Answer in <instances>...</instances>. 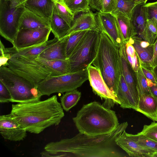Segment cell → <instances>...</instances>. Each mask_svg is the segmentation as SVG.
Segmentation results:
<instances>
[{"label": "cell", "mask_w": 157, "mask_h": 157, "mask_svg": "<svg viewBox=\"0 0 157 157\" xmlns=\"http://www.w3.org/2000/svg\"><path fill=\"white\" fill-rule=\"evenodd\" d=\"M116 4V0H91L90 6L99 12L112 13Z\"/></svg>", "instance_id": "obj_30"}, {"label": "cell", "mask_w": 157, "mask_h": 157, "mask_svg": "<svg viewBox=\"0 0 157 157\" xmlns=\"http://www.w3.org/2000/svg\"><path fill=\"white\" fill-rule=\"evenodd\" d=\"M49 19L40 16L25 8L21 18L19 30L50 28Z\"/></svg>", "instance_id": "obj_18"}, {"label": "cell", "mask_w": 157, "mask_h": 157, "mask_svg": "<svg viewBox=\"0 0 157 157\" xmlns=\"http://www.w3.org/2000/svg\"><path fill=\"white\" fill-rule=\"evenodd\" d=\"M130 136L137 143L144 147L157 152V142L142 134H129Z\"/></svg>", "instance_id": "obj_36"}, {"label": "cell", "mask_w": 157, "mask_h": 157, "mask_svg": "<svg viewBox=\"0 0 157 157\" xmlns=\"http://www.w3.org/2000/svg\"><path fill=\"white\" fill-rule=\"evenodd\" d=\"M96 15V13H94L90 10L87 12L81 13L78 15H75L66 36L81 31L88 30L101 32L97 21Z\"/></svg>", "instance_id": "obj_15"}, {"label": "cell", "mask_w": 157, "mask_h": 157, "mask_svg": "<svg viewBox=\"0 0 157 157\" xmlns=\"http://www.w3.org/2000/svg\"><path fill=\"white\" fill-rule=\"evenodd\" d=\"M153 45V53L151 63V68H153L157 66V38L154 43Z\"/></svg>", "instance_id": "obj_43"}, {"label": "cell", "mask_w": 157, "mask_h": 157, "mask_svg": "<svg viewBox=\"0 0 157 157\" xmlns=\"http://www.w3.org/2000/svg\"><path fill=\"white\" fill-rule=\"evenodd\" d=\"M138 133L157 142V121H153L148 125H144L141 131Z\"/></svg>", "instance_id": "obj_38"}, {"label": "cell", "mask_w": 157, "mask_h": 157, "mask_svg": "<svg viewBox=\"0 0 157 157\" xmlns=\"http://www.w3.org/2000/svg\"><path fill=\"white\" fill-rule=\"evenodd\" d=\"M128 40L134 47L141 65L150 69L153 56V44L147 47H143L140 46L137 40V36L131 37Z\"/></svg>", "instance_id": "obj_24"}, {"label": "cell", "mask_w": 157, "mask_h": 157, "mask_svg": "<svg viewBox=\"0 0 157 157\" xmlns=\"http://www.w3.org/2000/svg\"><path fill=\"white\" fill-rule=\"evenodd\" d=\"M125 44L119 47L122 72L125 82L137 105L139 95L137 87L136 72L127 61L125 51Z\"/></svg>", "instance_id": "obj_16"}, {"label": "cell", "mask_w": 157, "mask_h": 157, "mask_svg": "<svg viewBox=\"0 0 157 157\" xmlns=\"http://www.w3.org/2000/svg\"><path fill=\"white\" fill-rule=\"evenodd\" d=\"M150 69L157 82V66L153 68H151Z\"/></svg>", "instance_id": "obj_45"}, {"label": "cell", "mask_w": 157, "mask_h": 157, "mask_svg": "<svg viewBox=\"0 0 157 157\" xmlns=\"http://www.w3.org/2000/svg\"><path fill=\"white\" fill-rule=\"evenodd\" d=\"M17 4V6L24 4L27 0H13Z\"/></svg>", "instance_id": "obj_47"}, {"label": "cell", "mask_w": 157, "mask_h": 157, "mask_svg": "<svg viewBox=\"0 0 157 157\" xmlns=\"http://www.w3.org/2000/svg\"><path fill=\"white\" fill-rule=\"evenodd\" d=\"M10 114L27 132L35 134L58 125L64 116L56 95L43 101L12 104Z\"/></svg>", "instance_id": "obj_2"}, {"label": "cell", "mask_w": 157, "mask_h": 157, "mask_svg": "<svg viewBox=\"0 0 157 157\" xmlns=\"http://www.w3.org/2000/svg\"><path fill=\"white\" fill-rule=\"evenodd\" d=\"M149 89L151 94L157 99V83L147 79Z\"/></svg>", "instance_id": "obj_44"}, {"label": "cell", "mask_w": 157, "mask_h": 157, "mask_svg": "<svg viewBox=\"0 0 157 157\" xmlns=\"http://www.w3.org/2000/svg\"><path fill=\"white\" fill-rule=\"evenodd\" d=\"M81 96V92L76 89L65 92L60 98L63 109L66 111H69L76 105Z\"/></svg>", "instance_id": "obj_29"}, {"label": "cell", "mask_w": 157, "mask_h": 157, "mask_svg": "<svg viewBox=\"0 0 157 157\" xmlns=\"http://www.w3.org/2000/svg\"><path fill=\"white\" fill-rule=\"evenodd\" d=\"M71 12L75 15L90 11L91 0H63Z\"/></svg>", "instance_id": "obj_28"}, {"label": "cell", "mask_w": 157, "mask_h": 157, "mask_svg": "<svg viewBox=\"0 0 157 157\" xmlns=\"http://www.w3.org/2000/svg\"><path fill=\"white\" fill-rule=\"evenodd\" d=\"M51 31L49 27L20 29L13 47L20 49L44 43L48 41Z\"/></svg>", "instance_id": "obj_11"}, {"label": "cell", "mask_w": 157, "mask_h": 157, "mask_svg": "<svg viewBox=\"0 0 157 157\" xmlns=\"http://www.w3.org/2000/svg\"><path fill=\"white\" fill-rule=\"evenodd\" d=\"M138 4L130 0H116V7L112 14L120 13L130 18L133 10Z\"/></svg>", "instance_id": "obj_35"}, {"label": "cell", "mask_w": 157, "mask_h": 157, "mask_svg": "<svg viewBox=\"0 0 157 157\" xmlns=\"http://www.w3.org/2000/svg\"><path fill=\"white\" fill-rule=\"evenodd\" d=\"M96 18L100 31L105 32L120 47L125 44L115 17L112 13L96 12Z\"/></svg>", "instance_id": "obj_12"}, {"label": "cell", "mask_w": 157, "mask_h": 157, "mask_svg": "<svg viewBox=\"0 0 157 157\" xmlns=\"http://www.w3.org/2000/svg\"><path fill=\"white\" fill-rule=\"evenodd\" d=\"M0 81L10 92L11 102L24 103L40 100L43 96L38 87L8 67H0Z\"/></svg>", "instance_id": "obj_5"}, {"label": "cell", "mask_w": 157, "mask_h": 157, "mask_svg": "<svg viewBox=\"0 0 157 157\" xmlns=\"http://www.w3.org/2000/svg\"><path fill=\"white\" fill-rule=\"evenodd\" d=\"M136 111L143 114L153 121H157V99L151 94L140 96Z\"/></svg>", "instance_id": "obj_19"}, {"label": "cell", "mask_w": 157, "mask_h": 157, "mask_svg": "<svg viewBox=\"0 0 157 157\" xmlns=\"http://www.w3.org/2000/svg\"><path fill=\"white\" fill-rule=\"evenodd\" d=\"M27 131L10 114L0 116V133L5 139L13 141L23 140Z\"/></svg>", "instance_id": "obj_13"}, {"label": "cell", "mask_w": 157, "mask_h": 157, "mask_svg": "<svg viewBox=\"0 0 157 157\" xmlns=\"http://www.w3.org/2000/svg\"><path fill=\"white\" fill-rule=\"evenodd\" d=\"M68 36L59 39L40 54L38 56L48 60L68 59L66 54V46Z\"/></svg>", "instance_id": "obj_20"}, {"label": "cell", "mask_w": 157, "mask_h": 157, "mask_svg": "<svg viewBox=\"0 0 157 157\" xmlns=\"http://www.w3.org/2000/svg\"><path fill=\"white\" fill-rule=\"evenodd\" d=\"M100 32L89 30L68 58L69 73L87 68L95 57Z\"/></svg>", "instance_id": "obj_8"}, {"label": "cell", "mask_w": 157, "mask_h": 157, "mask_svg": "<svg viewBox=\"0 0 157 157\" xmlns=\"http://www.w3.org/2000/svg\"><path fill=\"white\" fill-rule=\"evenodd\" d=\"M37 56H12L8 67L38 87L41 82L53 74L44 64L36 58Z\"/></svg>", "instance_id": "obj_6"}, {"label": "cell", "mask_w": 157, "mask_h": 157, "mask_svg": "<svg viewBox=\"0 0 157 157\" xmlns=\"http://www.w3.org/2000/svg\"><path fill=\"white\" fill-rule=\"evenodd\" d=\"M36 58L42 62L52 71L53 76H59L69 73L68 59L63 60H48L38 56Z\"/></svg>", "instance_id": "obj_27"}, {"label": "cell", "mask_w": 157, "mask_h": 157, "mask_svg": "<svg viewBox=\"0 0 157 157\" xmlns=\"http://www.w3.org/2000/svg\"><path fill=\"white\" fill-rule=\"evenodd\" d=\"M141 68L144 76L147 79L153 82L157 83V82L150 70L141 65Z\"/></svg>", "instance_id": "obj_42"}, {"label": "cell", "mask_w": 157, "mask_h": 157, "mask_svg": "<svg viewBox=\"0 0 157 157\" xmlns=\"http://www.w3.org/2000/svg\"><path fill=\"white\" fill-rule=\"evenodd\" d=\"M127 122L119 124L108 134L90 136L79 132L75 136L47 144L45 150L59 153L63 157H119L123 156L117 147L115 139L126 130Z\"/></svg>", "instance_id": "obj_1"}, {"label": "cell", "mask_w": 157, "mask_h": 157, "mask_svg": "<svg viewBox=\"0 0 157 157\" xmlns=\"http://www.w3.org/2000/svg\"><path fill=\"white\" fill-rule=\"evenodd\" d=\"M90 64L99 70L106 84L117 97L122 70L119 47L103 31L100 32L96 54Z\"/></svg>", "instance_id": "obj_4"}, {"label": "cell", "mask_w": 157, "mask_h": 157, "mask_svg": "<svg viewBox=\"0 0 157 157\" xmlns=\"http://www.w3.org/2000/svg\"><path fill=\"white\" fill-rule=\"evenodd\" d=\"M152 157H157V152H155L154 153Z\"/></svg>", "instance_id": "obj_48"}, {"label": "cell", "mask_w": 157, "mask_h": 157, "mask_svg": "<svg viewBox=\"0 0 157 157\" xmlns=\"http://www.w3.org/2000/svg\"><path fill=\"white\" fill-rule=\"evenodd\" d=\"M116 96L120 107L136 110L137 105L125 82L122 70Z\"/></svg>", "instance_id": "obj_22"}, {"label": "cell", "mask_w": 157, "mask_h": 157, "mask_svg": "<svg viewBox=\"0 0 157 157\" xmlns=\"http://www.w3.org/2000/svg\"><path fill=\"white\" fill-rule=\"evenodd\" d=\"M141 38L150 44L155 42L157 38V23L153 19H148Z\"/></svg>", "instance_id": "obj_33"}, {"label": "cell", "mask_w": 157, "mask_h": 157, "mask_svg": "<svg viewBox=\"0 0 157 157\" xmlns=\"http://www.w3.org/2000/svg\"><path fill=\"white\" fill-rule=\"evenodd\" d=\"M23 4L28 10L48 19L52 15L54 5L52 0H27Z\"/></svg>", "instance_id": "obj_21"}, {"label": "cell", "mask_w": 157, "mask_h": 157, "mask_svg": "<svg viewBox=\"0 0 157 157\" xmlns=\"http://www.w3.org/2000/svg\"><path fill=\"white\" fill-rule=\"evenodd\" d=\"M134 2L137 4H140L141 3H146L148 0H130Z\"/></svg>", "instance_id": "obj_46"}, {"label": "cell", "mask_w": 157, "mask_h": 157, "mask_svg": "<svg viewBox=\"0 0 157 157\" xmlns=\"http://www.w3.org/2000/svg\"><path fill=\"white\" fill-rule=\"evenodd\" d=\"M88 31H79L67 36L68 38L66 46V54L68 59Z\"/></svg>", "instance_id": "obj_31"}, {"label": "cell", "mask_w": 157, "mask_h": 157, "mask_svg": "<svg viewBox=\"0 0 157 157\" xmlns=\"http://www.w3.org/2000/svg\"><path fill=\"white\" fill-rule=\"evenodd\" d=\"M59 40L55 37L53 39L38 45L29 47L17 49L13 47L5 48V52L11 57L21 56L26 57L38 56L46 49L57 42Z\"/></svg>", "instance_id": "obj_17"}, {"label": "cell", "mask_w": 157, "mask_h": 157, "mask_svg": "<svg viewBox=\"0 0 157 157\" xmlns=\"http://www.w3.org/2000/svg\"><path fill=\"white\" fill-rule=\"evenodd\" d=\"M73 120L79 132L92 136L111 133L120 124L114 111L96 101L84 105Z\"/></svg>", "instance_id": "obj_3"}, {"label": "cell", "mask_w": 157, "mask_h": 157, "mask_svg": "<svg viewBox=\"0 0 157 157\" xmlns=\"http://www.w3.org/2000/svg\"><path fill=\"white\" fill-rule=\"evenodd\" d=\"M25 9L23 4L17 6L13 0H0V34L13 46Z\"/></svg>", "instance_id": "obj_9"}, {"label": "cell", "mask_w": 157, "mask_h": 157, "mask_svg": "<svg viewBox=\"0 0 157 157\" xmlns=\"http://www.w3.org/2000/svg\"><path fill=\"white\" fill-rule=\"evenodd\" d=\"M145 4L141 3L137 5L133 10L130 17L137 31L138 36L140 37L148 21Z\"/></svg>", "instance_id": "obj_26"}, {"label": "cell", "mask_w": 157, "mask_h": 157, "mask_svg": "<svg viewBox=\"0 0 157 157\" xmlns=\"http://www.w3.org/2000/svg\"><path fill=\"white\" fill-rule=\"evenodd\" d=\"M5 48L1 40L0 42V67L8 66L11 56L5 52Z\"/></svg>", "instance_id": "obj_41"}, {"label": "cell", "mask_w": 157, "mask_h": 157, "mask_svg": "<svg viewBox=\"0 0 157 157\" xmlns=\"http://www.w3.org/2000/svg\"><path fill=\"white\" fill-rule=\"evenodd\" d=\"M125 51L129 63L133 70L137 72L140 63L134 47L129 40L125 44Z\"/></svg>", "instance_id": "obj_34"}, {"label": "cell", "mask_w": 157, "mask_h": 157, "mask_svg": "<svg viewBox=\"0 0 157 157\" xmlns=\"http://www.w3.org/2000/svg\"><path fill=\"white\" fill-rule=\"evenodd\" d=\"M88 80L93 91L105 100L103 105L109 108L115 104H119L117 98L110 90L106 84L99 70L92 64L87 68Z\"/></svg>", "instance_id": "obj_10"}, {"label": "cell", "mask_w": 157, "mask_h": 157, "mask_svg": "<svg viewBox=\"0 0 157 157\" xmlns=\"http://www.w3.org/2000/svg\"><path fill=\"white\" fill-rule=\"evenodd\" d=\"M117 145L129 156L132 157H152L154 151L147 149L141 146L134 140L127 133L125 130L116 138Z\"/></svg>", "instance_id": "obj_14"}, {"label": "cell", "mask_w": 157, "mask_h": 157, "mask_svg": "<svg viewBox=\"0 0 157 157\" xmlns=\"http://www.w3.org/2000/svg\"><path fill=\"white\" fill-rule=\"evenodd\" d=\"M11 96L9 90L0 81V103L11 102Z\"/></svg>", "instance_id": "obj_40"}, {"label": "cell", "mask_w": 157, "mask_h": 157, "mask_svg": "<svg viewBox=\"0 0 157 157\" xmlns=\"http://www.w3.org/2000/svg\"><path fill=\"white\" fill-rule=\"evenodd\" d=\"M49 20L50 28L55 37L59 40L67 35L70 27L58 14L54 5L52 14Z\"/></svg>", "instance_id": "obj_23"}, {"label": "cell", "mask_w": 157, "mask_h": 157, "mask_svg": "<svg viewBox=\"0 0 157 157\" xmlns=\"http://www.w3.org/2000/svg\"><path fill=\"white\" fill-rule=\"evenodd\" d=\"M113 15L116 18L120 31L125 44L131 37L137 35V31L130 18L120 13Z\"/></svg>", "instance_id": "obj_25"}, {"label": "cell", "mask_w": 157, "mask_h": 157, "mask_svg": "<svg viewBox=\"0 0 157 157\" xmlns=\"http://www.w3.org/2000/svg\"><path fill=\"white\" fill-rule=\"evenodd\" d=\"M88 79L87 68L56 76H50L41 82L38 88L42 95L63 93L76 89Z\"/></svg>", "instance_id": "obj_7"}, {"label": "cell", "mask_w": 157, "mask_h": 157, "mask_svg": "<svg viewBox=\"0 0 157 157\" xmlns=\"http://www.w3.org/2000/svg\"><path fill=\"white\" fill-rule=\"evenodd\" d=\"M148 19H152L157 23V1L144 4Z\"/></svg>", "instance_id": "obj_39"}, {"label": "cell", "mask_w": 157, "mask_h": 157, "mask_svg": "<svg viewBox=\"0 0 157 157\" xmlns=\"http://www.w3.org/2000/svg\"><path fill=\"white\" fill-rule=\"evenodd\" d=\"M137 87L140 96L151 94L150 91L147 79L144 76L141 68V64L136 72Z\"/></svg>", "instance_id": "obj_37"}, {"label": "cell", "mask_w": 157, "mask_h": 157, "mask_svg": "<svg viewBox=\"0 0 157 157\" xmlns=\"http://www.w3.org/2000/svg\"><path fill=\"white\" fill-rule=\"evenodd\" d=\"M52 0L58 14L63 18L71 27L75 15L67 7L63 0Z\"/></svg>", "instance_id": "obj_32"}]
</instances>
